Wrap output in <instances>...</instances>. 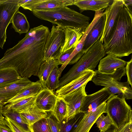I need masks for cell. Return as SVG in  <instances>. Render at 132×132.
I'll return each mask as SVG.
<instances>
[{
	"instance_id": "obj_6",
	"label": "cell",
	"mask_w": 132,
	"mask_h": 132,
	"mask_svg": "<svg viewBox=\"0 0 132 132\" xmlns=\"http://www.w3.org/2000/svg\"><path fill=\"white\" fill-rule=\"evenodd\" d=\"M105 113L112 121L116 132H119L125 125L132 121L131 109L123 95H114L108 100Z\"/></svg>"
},
{
	"instance_id": "obj_34",
	"label": "cell",
	"mask_w": 132,
	"mask_h": 132,
	"mask_svg": "<svg viewBox=\"0 0 132 132\" xmlns=\"http://www.w3.org/2000/svg\"><path fill=\"white\" fill-rule=\"evenodd\" d=\"M50 132H60V122L50 113L46 118Z\"/></svg>"
},
{
	"instance_id": "obj_32",
	"label": "cell",
	"mask_w": 132,
	"mask_h": 132,
	"mask_svg": "<svg viewBox=\"0 0 132 132\" xmlns=\"http://www.w3.org/2000/svg\"><path fill=\"white\" fill-rule=\"evenodd\" d=\"M95 123L100 131H103L108 128L113 123L109 116L107 114L105 116L102 114L97 119Z\"/></svg>"
},
{
	"instance_id": "obj_7",
	"label": "cell",
	"mask_w": 132,
	"mask_h": 132,
	"mask_svg": "<svg viewBox=\"0 0 132 132\" xmlns=\"http://www.w3.org/2000/svg\"><path fill=\"white\" fill-rule=\"evenodd\" d=\"M65 35L63 28L53 25L46 41L43 61L51 59H57L64 45Z\"/></svg>"
},
{
	"instance_id": "obj_33",
	"label": "cell",
	"mask_w": 132,
	"mask_h": 132,
	"mask_svg": "<svg viewBox=\"0 0 132 132\" xmlns=\"http://www.w3.org/2000/svg\"><path fill=\"white\" fill-rule=\"evenodd\" d=\"M29 127L32 132H50L46 118L41 119Z\"/></svg>"
},
{
	"instance_id": "obj_19",
	"label": "cell",
	"mask_w": 132,
	"mask_h": 132,
	"mask_svg": "<svg viewBox=\"0 0 132 132\" xmlns=\"http://www.w3.org/2000/svg\"><path fill=\"white\" fill-rule=\"evenodd\" d=\"M127 62L114 55H108L100 60L97 70L103 73H112L117 69L125 67Z\"/></svg>"
},
{
	"instance_id": "obj_14",
	"label": "cell",
	"mask_w": 132,
	"mask_h": 132,
	"mask_svg": "<svg viewBox=\"0 0 132 132\" xmlns=\"http://www.w3.org/2000/svg\"><path fill=\"white\" fill-rule=\"evenodd\" d=\"M106 104L105 102L94 110L84 114L72 132H89L98 118L105 113Z\"/></svg>"
},
{
	"instance_id": "obj_24",
	"label": "cell",
	"mask_w": 132,
	"mask_h": 132,
	"mask_svg": "<svg viewBox=\"0 0 132 132\" xmlns=\"http://www.w3.org/2000/svg\"><path fill=\"white\" fill-rule=\"evenodd\" d=\"M104 10L103 9L95 12L93 20L85 29L84 33L82 37L80 42L75 48L67 61L63 65L64 67H66L70 61L77 54L81 51L83 47L86 38L88 33L98 19L103 14Z\"/></svg>"
},
{
	"instance_id": "obj_29",
	"label": "cell",
	"mask_w": 132,
	"mask_h": 132,
	"mask_svg": "<svg viewBox=\"0 0 132 132\" xmlns=\"http://www.w3.org/2000/svg\"><path fill=\"white\" fill-rule=\"evenodd\" d=\"M36 97L31 96L25 98L15 102L9 103L4 107L18 112L25 107L34 104Z\"/></svg>"
},
{
	"instance_id": "obj_41",
	"label": "cell",
	"mask_w": 132,
	"mask_h": 132,
	"mask_svg": "<svg viewBox=\"0 0 132 132\" xmlns=\"http://www.w3.org/2000/svg\"><path fill=\"white\" fill-rule=\"evenodd\" d=\"M100 132H116V129L113 125H112L106 130Z\"/></svg>"
},
{
	"instance_id": "obj_9",
	"label": "cell",
	"mask_w": 132,
	"mask_h": 132,
	"mask_svg": "<svg viewBox=\"0 0 132 132\" xmlns=\"http://www.w3.org/2000/svg\"><path fill=\"white\" fill-rule=\"evenodd\" d=\"M124 5L123 0H114L104 12L105 16V26L100 39L104 46L107 43L114 31Z\"/></svg>"
},
{
	"instance_id": "obj_2",
	"label": "cell",
	"mask_w": 132,
	"mask_h": 132,
	"mask_svg": "<svg viewBox=\"0 0 132 132\" xmlns=\"http://www.w3.org/2000/svg\"><path fill=\"white\" fill-rule=\"evenodd\" d=\"M104 46L106 54L118 58L128 56L132 53V13L124 4L114 31Z\"/></svg>"
},
{
	"instance_id": "obj_35",
	"label": "cell",
	"mask_w": 132,
	"mask_h": 132,
	"mask_svg": "<svg viewBox=\"0 0 132 132\" xmlns=\"http://www.w3.org/2000/svg\"><path fill=\"white\" fill-rule=\"evenodd\" d=\"M5 118L8 124V126L13 132H32L31 131H27L23 129L9 118L5 117Z\"/></svg>"
},
{
	"instance_id": "obj_11",
	"label": "cell",
	"mask_w": 132,
	"mask_h": 132,
	"mask_svg": "<svg viewBox=\"0 0 132 132\" xmlns=\"http://www.w3.org/2000/svg\"><path fill=\"white\" fill-rule=\"evenodd\" d=\"M86 84L63 98L66 103L67 111L65 120L66 122L79 113L83 101L87 95L85 90Z\"/></svg>"
},
{
	"instance_id": "obj_16",
	"label": "cell",
	"mask_w": 132,
	"mask_h": 132,
	"mask_svg": "<svg viewBox=\"0 0 132 132\" xmlns=\"http://www.w3.org/2000/svg\"><path fill=\"white\" fill-rule=\"evenodd\" d=\"M57 97L53 92L46 88H43L36 96L35 104L40 110L46 112H51Z\"/></svg>"
},
{
	"instance_id": "obj_40",
	"label": "cell",
	"mask_w": 132,
	"mask_h": 132,
	"mask_svg": "<svg viewBox=\"0 0 132 132\" xmlns=\"http://www.w3.org/2000/svg\"><path fill=\"white\" fill-rule=\"evenodd\" d=\"M123 1L125 5L132 13L131 9L130 8V6H132V0H123Z\"/></svg>"
},
{
	"instance_id": "obj_1",
	"label": "cell",
	"mask_w": 132,
	"mask_h": 132,
	"mask_svg": "<svg viewBox=\"0 0 132 132\" xmlns=\"http://www.w3.org/2000/svg\"><path fill=\"white\" fill-rule=\"evenodd\" d=\"M50 32L48 28L43 25L31 29L16 45L6 51L0 59L1 66L15 69L21 78L37 76Z\"/></svg>"
},
{
	"instance_id": "obj_39",
	"label": "cell",
	"mask_w": 132,
	"mask_h": 132,
	"mask_svg": "<svg viewBox=\"0 0 132 132\" xmlns=\"http://www.w3.org/2000/svg\"><path fill=\"white\" fill-rule=\"evenodd\" d=\"M0 132H13L11 129L7 126L0 123Z\"/></svg>"
},
{
	"instance_id": "obj_27",
	"label": "cell",
	"mask_w": 132,
	"mask_h": 132,
	"mask_svg": "<svg viewBox=\"0 0 132 132\" xmlns=\"http://www.w3.org/2000/svg\"><path fill=\"white\" fill-rule=\"evenodd\" d=\"M67 107L63 98L57 97L54 107L50 113L60 122L64 120L67 113Z\"/></svg>"
},
{
	"instance_id": "obj_17",
	"label": "cell",
	"mask_w": 132,
	"mask_h": 132,
	"mask_svg": "<svg viewBox=\"0 0 132 132\" xmlns=\"http://www.w3.org/2000/svg\"><path fill=\"white\" fill-rule=\"evenodd\" d=\"M105 16L103 14L99 18L88 33L81 52L84 54L98 39L101 37L103 32Z\"/></svg>"
},
{
	"instance_id": "obj_12",
	"label": "cell",
	"mask_w": 132,
	"mask_h": 132,
	"mask_svg": "<svg viewBox=\"0 0 132 132\" xmlns=\"http://www.w3.org/2000/svg\"><path fill=\"white\" fill-rule=\"evenodd\" d=\"M113 95L108 89L104 87L93 94L87 95L82 103L80 112L85 114L96 109Z\"/></svg>"
},
{
	"instance_id": "obj_36",
	"label": "cell",
	"mask_w": 132,
	"mask_h": 132,
	"mask_svg": "<svg viewBox=\"0 0 132 132\" xmlns=\"http://www.w3.org/2000/svg\"><path fill=\"white\" fill-rule=\"evenodd\" d=\"M75 48H71L60 54L57 59L60 65H62L64 64Z\"/></svg>"
},
{
	"instance_id": "obj_21",
	"label": "cell",
	"mask_w": 132,
	"mask_h": 132,
	"mask_svg": "<svg viewBox=\"0 0 132 132\" xmlns=\"http://www.w3.org/2000/svg\"><path fill=\"white\" fill-rule=\"evenodd\" d=\"M113 1L74 0L73 5L77 6L82 11L91 10L95 12L106 9Z\"/></svg>"
},
{
	"instance_id": "obj_28",
	"label": "cell",
	"mask_w": 132,
	"mask_h": 132,
	"mask_svg": "<svg viewBox=\"0 0 132 132\" xmlns=\"http://www.w3.org/2000/svg\"><path fill=\"white\" fill-rule=\"evenodd\" d=\"M2 113L3 115L7 117L16 123L23 129L27 131H31L29 126L23 121L19 113L11 109H7L3 107Z\"/></svg>"
},
{
	"instance_id": "obj_38",
	"label": "cell",
	"mask_w": 132,
	"mask_h": 132,
	"mask_svg": "<svg viewBox=\"0 0 132 132\" xmlns=\"http://www.w3.org/2000/svg\"><path fill=\"white\" fill-rule=\"evenodd\" d=\"M119 132H132V121L125 125Z\"/></svg>"
},
{
	"instance_id": "obj_23",
	"label": "cell",
	"mask_w": 132,
	"mask_h": 132,
	"mask_svg": "<svg viewBox=\"0 0 132 132\" xmlns=\"http://www.w3.org/2000/svg\"><path fill=\"white\" fill-rule=\"evenodd\" d=\"M59 65L57 59L53 58L44 61L42 64L37 76L43 88H46V82L48 77L53 69Z\"/></svg>"
},
{
	"instance_id": "obj_5",
	"label": "cell",
	"mask_w": 132,
	"mask_h": 132,
	"mask_svg": "<svg viewBox=\"0 0 132 132\" xmlns=\"http://www.w3.org/2000/svg\"><path fill=\"white\" fill-rule=\"evenodd\" d=\"M126 74L125 67L117 69L111 74L103 73L95 70L91 80L96 85L107 88L113 95L116 94L123 95L126 100L132 98V89L127 81H120Z\"/></svg>"
},
{
	"instance_id": "obj_37",
	"label": "cell",
	"mask_w": 132,
	"mask_h": 132,
	"mask_svg": "<svg viewBox=\"0 0 132 132\" xmlns=\"http://www.w3.org/2000/svg\"><path fill=\"white\" fill-rule=\"evenodd\" d=\"M126 73L127 77V81L129 82L132 88V59L127 62L126 65Z\"/></svg>"
},
{
	"instance_id": "obj_8",
	"label": "cell",
	"mask_w": 132,
	"mask_h": 132,
	"mask_svg": "<svg viewBox=\"0 0 132 132\" xmlns=\"http://www.w3.org/2000/svg\"><path fill=\"white\" fill-rule=\"evenodd\" d=\"M18 0H0V47L6 41V30L15 13L20 7Z\"/></svg>"
},
{
	"instance_id": "obj_26",
	"label": "cell",
	"mask_w": 132,
	"mask_h": 132,
	"mask_svg": "<svg viewBox=\"0 0 132 132\" xmlns=\"http://www.w3.org/2000/svg\"><path fill=\"white\" fill-rule=\"evenodd\" d=\"M20 78L14 68H7L0 69V85L13 82Z\"/></svg>"
},
{
	"instance_id": "obj_25",
	"label": "cell",
	"mask_w": 132,
	"mask_h": 132,
	"mask_svg": "<svg viewBox=\"0 0 132 132\" xmlns=\"http://www.w3.org/2000/svg\"><path fill=\"white\" fill-rule=\"evenodd\" d=\"M11 23L15 31L20 35L29 32L30 27L29 22L25 15L19 11L15 13Z\"/></svg>"
},
{
	"instance_id": "obj_10",
	"label": "cell",
	"mask_w": 132,
	"mask_h": 132,
	"mask_svg": "<svg viewBox=\"0 0 132 132\" xmlns=\"http://www.w3.org/2000/svg\"><path fill=\"white\" fill-rule=\"evenodd\" d=\"M74 0H18L20 6L32 12L46 11L73 5Z\"/></svg>"
},
{
	"instance_id": "obj_4",
	"label": "cell",
	"mask_w": 132,
	"mask_h": 132,
	"mask_svg": "<svg viewBox=\"0 0 132 132\" xmlns=\"http://www.w3.org/2000/svg\"><path fill=\"white\" fill-rule=\"evenodd\" d=\"M100 39L90 47L69 71L59 79L56 89L77 78L85 70H95L100 60L106 54L103 45Z\"/></svg>"
},
{
	"instance_id": "obj_20",
	"label": "cell",
	"mask_w": 132,
	"mask_h": 132,
	"mask_svg": "<svg viewBox=\"0 0 132 132\" xmlns=\"http://www.w3.org/2000/svg\"><path fill=\"white\" fill-rule=\"evenodd\" d=\"M63 28L65 34V39L61 53L71 48H75L80 42L85 30L81 28L69 27H65Z\"/></svg>"
},
{
	"instance_id": "obj_22",
	"label": "cell",
	"mask_w": 132,
	"mask_h": 132,
	"mask_svg": "<svg viewBox=\"0 0 132 132\" xmlns=\"http://www.w3.org/2000/svg\"><path fill=\"white\" fill-rule=\"evenodd\" d=\"M43 89L39 80L34 82L32 84L22 89L15 96L7 101L6 104L15 102L25 98L36 96Z\"/></svg>"
},
{
	"instance_id": "obj_31",
	"label": "cell",
	"mask_w": 132,
	"mask_h": 132,
	"mask_svg": "<svg viewBox=\"0 0 132 132\" xmlns=\"http://www.w3.org/2000/svg\"><path fill=\"white\" fill-rule=\"evenodd\" d=\"M84 114L80 112L73 118L66 122L65 120L60 122V132H72L78 123L83 116Z\"/></svg>"
},
{
	"instance_id": "obj_3",
	"label": "cell",
	"mask_w": 132,
	"mask_h": 132,
	"mask_svg": "<svg viewBox=\"0 0 132 132\" xmlns=\"http://www.w3.org/2000/svg\"><path fill=\"white\" fill-rule=\"evenodd\" d=\"M38 18L48 21L62 28L86 29L89 24L90 18L67 6L46 11L32 12Z\"/></svg>"
},
{
	"instance_id": "obj_42",
	"label": "cell",
	"mask_w": 132,
	"mask_h": 132,
	"mask_svg": "<svg viewBox=\"0 0 132 132\" xmlns=\"http://www.w3.org/2000/svg\"><path fill=\"white\" fill-rule=\"evenodd\" d=\"M9 100V99L6 97H0V103L6 102Z\"/></svg>"
},
{
	"instance_id": "obj_13",
	"label": "cell",
	"mask_w": 132,
	"mask_h": 132,
	"mask_svg": "<svg viewBox=\"0 0 132 132\" xmlns=\"http://www.w3.org/2000/svg\"><path fill=\"white\" fill-rule=\"evenodd\" d=\"M95 71L86 70L82 72L77 78L68 84L57 89L55 94L58 97L63 98L72 92L91 80Z\"/></svg>"
},
{
	"instance_id": "obj_15",
	"label": "cell",
	"mask_w": 132,
	"mask_h": 132,
	"mask_svg": "<svg viewBox=\"0 0 132 132\" xmlns=\"http://www.w3.org/2000/svg\"><path fill=\"white\" fill-rule=\"evenodd\" d=\"M34 82L28 78L21 77L13 82L0 85V97H5L9 100Z\"/></svg>"
},
{
	"instance_id": "obj_30",
	"label": "cell",
	"mask_w": 132,
	"mask_h": 132,
	"mask_svg": "<svg viewBox=\"0 0 132 132\" xmlns=\"http://www.w3.org/2000/svg\"><path fill=\"white\" fill-rule=\"evenodd\" d=\"M60 77L58 66H57L53 69L47 79L46 88L54 92L57 89Z\"/></svg>"
},
{
	"instance_id": "obj_18",
	"label": "cell",
	"mask_w": 132,
	"mask_h": 132,
	"mask_svg": "<svg viewBox=\"0 0 132 132\" xmlns=\"http://www.w3.org/2000/svg\"><path fill=\"white\" fill-rule=\"evenodd\" d=\"M18 112L24 122L29 126L48 116L47 112L39 109L35 103L25 107Z\"/></svg>"
}]
</instances>
